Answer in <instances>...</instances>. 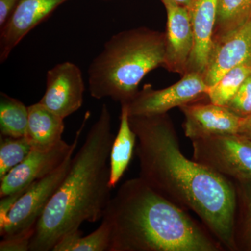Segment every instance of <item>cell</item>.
I'll list each match as a JSON object with an SVG mask.
<instances>
[{"label": "cell", "instance_id": "1", "mask_svg": "<svg viewBox=\"0 0 251 251\" xmlns=\"http://www.w3.org/2000/svg\"><path fill=\"white\" fill-rule=\"evenodd\" d=\"M136 135L139 177L171 202L191 211L226 251H235V189L232 180L181 152L168 114L129 116Z\"/></svg>", "mask_w": 251, "mask_h": 251}, {"label": "cell", "instance_id": "2", "mask_svg": "<svg viewBox=\"0 0 251 251\" xmlns=\"http://www.w3.org/2000/svg\"><path fill=\"white\" fill-rule=\"evenodd\" d=\"M102 220L110 229L109 251H224L203 224L140 177L126 180Z\"/></svg>", "mask_w": 251, "mask_h": 251}, {"label": "cell", "instance_id": "3", "mask_svg": "<svg viewBox=\"0 0 251 251\" xmlns=\"http://www.w3.org/2000/svg\"><path fill=\"white\" fill-rule=\"evenodd\" d=\"M111 114L103 104L65 177L34 226L29 251H52L66 234L102 220L111 199L109 160L114 137Z\"/></svg>", "mask_w": 251, "mask_h": 251}, {"label": "cell", "instance_id": "4", "mask_svg": "<svg viewBox=\"0 0 251 251\" xmlns=\"http://www.w3.org/2000/svg\"><path fill=\"white\" fill-rule=\"evenodd\" d=\"M166 34L141 27L122 31L104 44L88 69L89 89L94 99L110 98L126 104L151 71L164 66Z\"/></svg>", "mask_w": 251, "mask_h": 251}, {"label": "cell", "instance_id": "5", "mask_svg": "<svg viewBox=\"0 0 251 251\" xmlns=\"http://www.w3.org/2000/svg\"><path fill=\"white\" fill-rule=\"evenodd\" d=\"M193 159L237 181H251V140L240 134L191 140Z\"/></svg>", "mask_w": 251, "mask_h": 251}, {"label": "cell", "instance_id": "6", "mask_svg": "<svg viewBox=\"0 0 251 251\" xmlns=\"http://www.w3.org/2000/svg\"><path fill=\"white\" fill-rule=\"evenodd\" d=\"M75 149L57 169L33 182L18 198L8 214L4 227L0 229L3 239L32 235L36 222L69 171Z\"/></svg>", "mask_w": 251, "mask_h": 251}, {"label": "cell", "instance_id": "7", "mask_svg": "<svg viewBox=\"0 0 251 251\" xmlns=\"http://www.w3.org/2000/svg\"><path fill=\"white\" fill-rule=\"evenodd\" d=\"M209 89L202 75L186 73L181 80L166 88L154 90L151 85H145L128 103L122 105L126 106L129 116L163 115L207 97Z\"/></svg>", "mask_w": 251, "mask_h": 251}, {"label": "cell", "instance_id": "8", "mask_svg": "<svg viewBox=\"0 0 251 251\" xmlns=\"http://www.w3.org/2000/svg\"><path fill=\"white\" fill-rule=\"evenodd\" d=\"M89 117L90 112H86L83 122L77 130L72 144H68L62 140L53 148L49 150L31 149L29 154L19 165L0 179V198L25 191L33 182L45 177L57 169L69 153L74 149L77 148Z\"/></svg>", "mask_w": 251, "mask_h": 251}, {"label": "cell", "instance_id": "9", "mask_svg": "<svg viewBox=\"0 0 251 251\" xmlns=\"http://www.w3.org/2000/svg\"><path fill=\"white\" fill-rule=\"evenodd\" d=\"M84 92L80 68L72 62H62L48 72L45 94L39 102L64 120L82 107Z\"/></svg>", "mask_w": 251, "mask_h": 251}, {"label": "cell", "instance_id": "10", "mask_svg": "<svg viewBox=\"0 0 251 251\" xmlns=\"http://www.w3.org/2000/svg\"><path fill=\"white\" fill-rule=\"evenodd\" d=\"M251 64V18L229 33L213 41L204 79L208 87L215 85L228 71Z\"/></svg>", "mask_w": 251, "mask_h": 251}, {"label": "cell", "instance_id": "11", "mask_svg": "<svg viewBox=\"0 0 251 251\" xmlns=\"http://www.w3.org/2000/svg\"><path fill=\"white\" fill-rule=\"evenodd\" d=\"M167 13L166 59L163 67L184 75L187 72L188 61L194 46L191 18L187 8L161 0Z\"/></svg>", "mask_w": 251, "mask_h": 251}, {"label": "cell", "instance_id": "12", "mask_svg": "<svg viewBox=\"0 0 251 251\" xmlns=\"http://www.w3.org/2000/svg\"><path fill=\"white\" fill-rule=\"evenodd\" d=\"M185 117V135L190 140L213 135L237 134L242 119L228 108L211 103H191L179 107Z\"/></svg>", "mask_w": 251, "mask_h": 251}, {"label": "cell", "instance_id": "13", "mask_svg": "<svg viewBox=\"0 0 251 251\" xmlns=\"http://www.w3.org/2000/svg\"><path fill=\"white\" fill-rule=\"evenodd\" d=\"M67 0H19L0 36V62H4L11 51L29 31Z\"/></svg>", "mask_w": 251, "mask_h": 251}, {"label": "cell", "instance_id": "14", "mask_svg": "<svg viewBox=\"0 0 251 251\" xmlns=\"http://www.w3.org/2000/svg\"><path fill=\"white\" fill-rule=\"evenodd\" d=\"M218 0H192L188 8L194 38L187 72L204 76L212 46L217 14Z\"/></svg>", "mask_w": 251, "mask_h": 251}, {"label": "cell", "instance_id": "15", "mask_svg": "<svg viewBox=\"0 0 251 251\" xmlns=\"http://www.w3.org/2000/svg\"><path fill=\"white\" fill-rule=\"evenodd\" d=\"M28 122L25 137L31 149L46 150L62 140L64 119L50 111L40 102L28 107Z\"/></svg>", "mask_w": 251, "mask_h": 251}, {"label": "cell", "instance_id": "16", "mask_svg": "<svg viewBox=\"0 0 251 251\" xmlns=\"http://www.w3.org/2000/svg\"><path fill=\"white\" fill-rule=\"evenodd\" d=\"M120 120V126L112 143L109 160L112 188L117 186L126 171L137 143L136 135L130 126L129 115L125 105H121Z\"/></svg>", "mask_w": 251, "mask_h": 251}, {"label": "cell", "instance_id": "17", "mask_svg": "<svg viewBox=\"0 0 251 251\" xmlns=\"http://www.w3.org/2000/svg\"><path fill=\"white\" fill-rule=\"evenodd\" d=\"M235 189V211L233 241L235 251L251 249V181L233 180Z\"/></svg>", "mask_w": 251, "mask_h": 251}, {"label": "cell", "instance_id": "18", "mask_svg": "<svg viewBox=\"0 0 251 251\" xmlns=\"http://www.w3.org/2000/svg\"><path fill=\"white\" fill-rule=\"evenodd\" d=\"M251 18V0H218L212 42L235 30Z\"/></svg>", "mask_w": 251, "mask_h": 251}, {"label": "cell", "instance_id": "19", "mask_svg": "<svg viewBox=\"0 0 251 251\" xmlns=\"http://www.w3.org/2000/svg\"><path fill=\"white\" fill-rule=\"evenodd\" d=\"M110 245V227L102 220L98 228L85 237L80 229L66 234L52 251H109Z\"/></svg>", "mask_w": 251, "mask_h": 251}, {"label": "cell", "instance_id": "20", "mask_svg": "<svg viewBox=\"0 0 251 251\" xmlns=\"http://www.w3.org/2000/svg\"><path fill=\"white\" fill-rule=\"evenodd\" d=\"M28 107L21 100L3 92L0 93V133L11 138L25 135L28 122Z\"/></svg>", "mask_w": 251, "mask_h": 251}, {"label": "cell", "instance_id": "21", "mask_svg": "<svg viewBox=\"0 0 251 251\" xmlns=\"http://www.w3.org/2000/svg\"><path fill=\"white\" fill-rule=\"evenodd\" d=\"M251 74V64H242L228 71L215 85L209 87V102L226 106Z\"/></svg>", "mask_w": 251, "mask_h": 251}, {"label": "cell", "instance_id": "22", "mask_svg": "<svg viewBox=\"0 0 251 251\" xmlns=\"http://www.w3.org/2000/svg\"><path fill=\"white\" fill-rule=\"evenodd\" d=\"M31 150L25 137H0V179L19 165Z\"/></svg>", "mask_w": 251, "mask_h": 251}, {"label": "cell", "instance_id": "23", "mask_svg": "<svg viewBox=\"0 0 251 251\" xmlns=\"http://www.w3.org/2000/svg\"><path fill=\"white\" fill-rule=\"evenodd\" d=\"M226 107L241 118L251 116V74Z\"/></svg>", "mask_w": 251, "mask_h": 251}, {"label": "cell", "instance_id": "24", "mask_svg": "<svg viewBox=\"0 0 251 251\" xmlns=\"http://www.w3.org/2000/svg\"><path fill=\"white\" fill-rule=\"evenodd\" d=\"M31 236V234H27L21 237L3 239L0 243V251H28Z\"/></svg>", "mask_w": 251, "mask_h": 251}, {"label": "cell", "instance_id": "25", "mask_svg": "<svg viewBox=\"0 0 251 251\" xmlns=\"http://www.w3.org/2000/svg\"><path fill=\"white\" fill-rule=\"evenodd\" d=\"M24 192L25 191H20V192L14 193L10 196L1 198V201H0V229H2L4 227L11 207Z\"/></svg>", "mask_w": 251, "mask_h": 251}, {"label": "cell", "instance_id": "26", "mask_svg": "<svg viewBox=\"0 0 251 251\" xmlns=\"http://www.w3.org/2000/svg\"><path fill=\"white\" fill-rule=\"evenodd\" d=\"M19 0H0V27H2L16 9Z\"/></svg>", "mask_w": 251, "mask_h": 251}, {"label": "cell", "instance_id": "27", "mask_svg": "<svg viewBox=\"0 0 251 251\" xmlns=\"http://www.w3.org/2000/svg\"><path fill=\"white\" fill-rule=\"evenodd\" d=\"M238 134L247 137L251 140V115L242 119Z\"/></svg>", "mask_w": 251, "mask_h": 251}, {"label": "cell", "instance_id": "28", "mask_svg": "<svg viewBox=\"0 0 251 251\" xmlns=\"http://www.w3.org/2000/svg\"><path fill=\"white\" fill-rule=\"evenodd\" d=\"M173 2L176 3V4L180 5V6H184V7H189L190 5L191 4L192 0H171Z\"/></svg>", "mask_w": 251, "mask_h": 251}]
</instances>
